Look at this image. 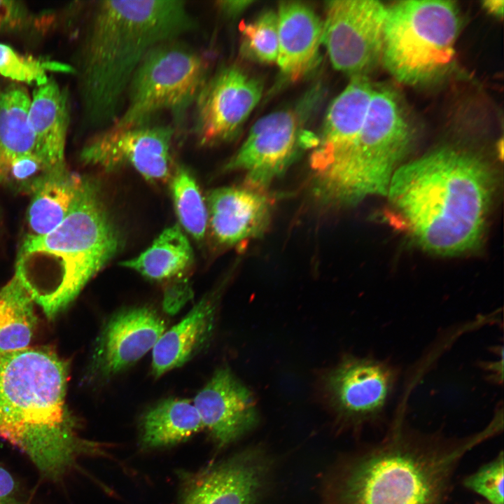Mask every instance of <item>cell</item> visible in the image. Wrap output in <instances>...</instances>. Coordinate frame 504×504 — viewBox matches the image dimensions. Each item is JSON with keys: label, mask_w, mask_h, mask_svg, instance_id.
I'll list each match as a JSON object with an SVG mask.
<instances>
[{"label": "cell", "mask_w": 504, "mask_h": 504, "mask_svg": "<svg viewBox=\"0 0 504 504\" xmlns=\"http://www.w3.org/2000/svg\"><path fill=\"white\" fill-rule=\"evenodd\" d=\"M196 27L184 1L95 2L74 67L85 129L98 132L113 126L146 55Z\"/></svg>", "instance_id": "1"}, {"label": "cell", "mask_w": 504, "mask_h": 504, "mask_svg": "<svg viewBox=\"0 0 504 504\" xmlns=\"http://www.w3.org/2000/svg\"><path fill=\"white\" fill-rule=\"evenodd\" d=\"M495 185L493 171L481 157L446 146L401 164L386 195L414 241L450 255L480 243Z\"/></svg>", "instance_id": "2"}, {"label": "cell", "mask_w": 504, "mask_h": 504, "mask_svg": "<svg viewBox=\"0 0 504 504\" xmlns=\"http://www.w3.org/2000/svg\"><path fill=\"white\" fill-rule=\"evenodd\" d=\"M500 432L494 421L463 437L423 433L396 421L344 462L330 504H448L461 462Z\"/></svg>", "instance_id": "3"}, {"label": "cell", "mask_w": 504, "mask_h": 504, "mask_svg": "<svg viewBox=\"0 0 504 504\" xmlns=\"http://www.w3.org/2000/svg\"><path fill=\"white\" fill-rule=\"evenodd\" d=\"M68 380L69 364L50 347L0 354V438L52 481L80 457L102 453L78 433L66 402Z\"/></svg>", "instance_id": "4"}, {"label": "cell", "mask_w": 504, "mask_h": 504, "mask_svg": "<svg viewBox=\"0 0 504 504\" xmlns=\"http://www.w3.org/2000/svg\"><path fill=\"white\" fill-rule=\"evenodd\" d=\"M118 230L99 190L85 178L66 216L50 232L27 235L15 276L49 319L55 318L116 254Z\"/></svg>", "instance_id": "5"}, {"label": "cell", "mask_w": 504, "mask_h": 504, "mask_svg": "<svg viewBox=\"0 0 504 504\" xmlns=\"http://www.w3.org/2000/svg\"><path fill=\"white\" fill-rule=\"evenodd\" d=\"M412 138L397 94L388 87L375 85L356 139L337 160L314 173L316 195L335 205H350L370 196L386 195Z\"/></svg>", "instance_id": "6"}, {"label": "cell", "mask_w": 504, "mask_h": 504, "mask_svg": "<svg viewBox=\"0 0 504 504\" xmlns=\"http://www.w3.org/2000/svg\"><path fill=\"white\" fill-rule=\"evenodd\" d=\"M461 28L451 1L408 0L387 6L381 59L407 85L430 83L450 68Z\"/></svg>", "instance_id": "7"}, {"label": "cell", "mask_w": 504, "mask_h": 504, "mask_svg": "<svg viewBox=\"0 0 504 504\" xmlns=\"http://www.w3.org/2000/svg\"><path fill=\"white\" fill-rule=\"evenodd\" d=\"M207 62L194 48L178 39L153 48L144 58L128 87L115 127L150 124L168 112L175 126L183 125L207 80Z\"/></svg>", "instance_id": "8"}, {"label": "cell", "mask_w": 504, "mask_h": 504, "mask_svg": "<svg viewBox=\"0 0 504 504\" xmlns=\"http://www.w3.org/2000/svg\"><path fill=\"white\" fill-rule=\"evenodd\" d=\"M312 94L303 99L301 109H281L258 119L226 169L244 172L246 186L265 190L300 150L315 147L318 138L303 130L304 112L308 111L304 106Z\"/></svg>", "instance_id": "9"}, {"label": "cell", "mask_w": 504, "mask_h": 504, "mask_svg": "<svg viewBox=\"0 0 504 504\" xmlns=\"http://www.w3.org/2000/svg\"><path fill=\"white\" fill-rule=\"evenodd\" d=\"M386 11L374 0L327 2L321 43L335 69L366 76L381 60Z\"/></svg>", "instance_id": "10"}, {"label": "cell", "mask_w": 504, "mask_h": 504, "mask_svg": "<svg viewBox=\"0 0 504 504\" xmlns=\"http://www.w3.org/2000/svg\"><path fill=\"white\" fill-rule=\"evenodd\" d=\"M174 133L172 125L111 126L86 143L80 160L104 172L130 167L147 181L163 182L172 176Z\"/></svg>", "instance_id": "11"}, {"label": "cell", "mask_w": 504, "mask_h": 504, "mask_svg": "<svg viewBox=\"0 0 504 504\" xmlns=\"http://www.w3.org/2000/svg\"><path fill=\"white\" fill-rule=\"evenodd\" d=\"M397 370L386 361L346 357L326 375L325 391L335 412L351 426L383 419L397 381Z\"/></svg>", "instance_id": "12"}, {"label": "cell", "mask_w": 504, "mask_h": 504, "mask_svg": "<svg viewBox=\"0 0 504 504\" xmlns=\"http://www.w3.org/2000/svg\"><path fill=\"white\" fill-rule=\"evenodd\" d=\"M262 85L240 68L229 66L208 78L192 107V132L202 146L232 139L260 101Z\"/></svg>", "instance_id": "13"}, {"label": "cell", "mask_w": 504, "mask_h": 504, "mask_svg": "<svg viewBox=\"0 0 504 504\" xmlns=\"http://www.w3.org/2000/svg\"><path fill=\"white\" fill-rule=\"evenodd\" d=\"M272 469L269 454L252 447L195 473H183L180 504H257Z\"/></svg>", "instance_id": "14"}, {"label": "cell", "mask_w": 504, "mask_h": 504, "mask_svg": "<svg viewBox=\"0 0 504 504\" xmlns=\"http://www.w3.org/2000/svg\"><path fill=\"white\" fill-rule=\"evenodd\" d=\"M167 330L162 316L144 305L121 309L102 326L92 351L88 376L108 381L152 350Z\"/></svg>", "instance_id": "15"}, {"label": "cell", "mask_w": 504, "mask_h": 504, "mask_svg": "<svg viewBox=\"0 0 504 504\" xmlns=\"http://www.w3.org/2000/svg\"><path fill=\"white\" fill-rule=\"evenodd\" d=\"M204 428L219 448L237 441L258 424L251 392L227 366L217 369L192 400Z\"/></svg>", "instance_id": "16"}, {"label": "cell", "mask_w": 504, "mask_h": 504, "mask_svg": "<svg viewBox=\"0 0 504 504\" xmlns=\"http://www.w3.org/2000/svg\"><path fill=\"white\" fill-rule=\"evenodd\" d=\"M206 207L214 239L234 246L263 233L269 224L272 202L265 190L246 185L210 191Z\"/></svg>", "instance_id": "17"}, {"label": "cell", "mask_w": 504, "mask_h": 504, "mask_svg": "<svg viewBox=\"0 0 504 504\" xmlns=\"http://www.w3.org/2000/svg\"><path fill=\"white\" fill-rule=\"evenodd\" d=\"M374 88L367 76H354L332 102L310 158L314 173L337 160L356 139L368 114Z\"/></svg>", "instance_id": "18"}, {"label": "cell", "mask_w": 504, "mask_h": 504, "mask_svg": "<svg viewBox=\"0 0 504 504\" xmlns=\"http://www.w3.org/2000/svg\"><path fill=\"white\" fill-rule=\"evenodd\" d=\"M220 299L218 290L208 293L163 332L152 349L155 377L183 366L207 347L215 330Z\"/></svg>", "instance_id": "19"}, {"label": "cell", "mask_w": 504, "mask_h": 504, "mask_svg": "<svg viewBox=\"0 0 504 504\" xmlns=\"http://www.w3.org/2000/svg\"><path fill=\"white\" fill-rule=\"evenodd\" d=\"M276 63L286 78L297 80L316 65L323 22L308 5L283 1L279 6Z\"/></svg>", "instance_id": "20"}, {"label": "cell", "mask_w": 504, "mask_h": 504, "mask_svg": "<svg viewBox=\"0 0 504 504\" xmlns=\"http://www.w3.org/2000/svg\"><path fill=\"white\" fill-rule=\"evenodd\" d=\"M34 154L49 171L66 167L64 150L69 122L68 95L52 78L35 88L29 109Z\"/></svg>", "instance_id": "21"}, {"label": "cell", "mask_w": 504, "mask_h": 504, "mask_svg": "<svg viewBox=\"0 0 504 504\" xmlns=\"http://www.w3.org/2000/svg\"><path fill=\"white\" fill-rule=\"evenodd\" d=\"M84 178L66 167L48 173L32 192L27 211L29 235L41 236L56 227L69 212Z\"/></svg>", "instance_id": "22"}, {"label": "cell", "mask_w": 504, "mask_h": 504, "mask_svg": "<svg viewBox=\"0 0 504 504\" xmlns=\"http://www.w3.org/2000/svg\"><path fill=\"white\" fill-rule=\"evenodd\" d=\"M204 428L192 400L167 398L147 410L140 421L141 445L154 449L186 440Z\"/></svg>", "instance_id": "23"}, {"label": "cell", "mask_w": 504, "mask_h": 504, "mask_svg": "<svg viewBox=\"0 0 504 504\" xmlns=\"http://www.w3.org/2000/svg\"><path fill=\"white\" fill-rule=\"evenodd\" d=\"M193 261L190 242L178 225L164 229L138 256L120 263L151 281L182 277Z\"/></svg>", "instance_id": "24"}, {"label": "cell", "mask_w": 504, "mask_h": 504, "mask_svg": "<svg viewBox=\"0 0 504 504\" xmlns=\"http://www.w3.org/2000/svg\"><path fill=\"white\" fill-rule=\"evenodd\" d=\"M30 102L22 86L10 85L0 90V176L3 180L15 160L34 154L28 118Z\"/></svg>", "instance_id": "25"}, {"label": "cell", "mask_w": 504, "mask_h": 504, "mask_svg": "<svg viewBox=\"0 0 504 504\" xmlns=\"http://www.w3.org/2000/svg\"><path fill=\"white\" fill-rule=\"evenodd\" d=\"M34 303L15 276L0 290V354L27 348L37 323Z\"/></svg>", "instance_id": "26"}, {"label": "cell", "mask_w": 504, "mask_h": 504, "mask_svg": "<svg viewBox=\"0 0 504 504\" xmlns=\"http://www.w3.org/2000/svg\"><path fill=\"white\" fill-rule=\"evenodd\" d=\"M171 176V191L180 225L200 241L205 236L208 211L198 185L183 165H178Z\"/></svg>", "instance_id": "27"}, {"label": "cell", "mask_w": 504, "mask_h": 504, "mask_svg": "<svg viewBox=\"0 0 504 504\" xmlns=\"http://www.w3.org/2000/svg\"><path fill=\"white\" fill-rule=\"evenodd\" d=\"M49 71L75 74L73 66L23 55L10 46L0 43V75L18 82L39 86L48 81L47 72Z\"/></svg>", "instance_id": "28"}, {"label": "cell", "mask_w": 504, "mask_h": 504, "mask_svg": "<svg viewBox=\"0 0 504 504\" xmlns=\"http://www.w3.org/2000/svg\"><path fill=\"white\" fill-rule=\"evenodd\" d=\"M241 50L251 59L276 62L279 50L276 12L267 10L241 29Z\"/></svg>", "instance_id": "29"}, {"label": "cell", "mask_w": 504, "mask_h": 504, "mask_svg": "<svg viewBox=\"0 0 504 504\" xmlns=\"http://www.w3.org/2000/svg\"><path fill=\"white\" fill-rule=\"evenodd\" d=\"M503 451L464 477L463 486L486 500L487 504H503Z\"/></svg>", "instance_id": "30"}, {"label": "cell", "mask_w": 504, "mask_h": 504, "mask_svg": "<svg viewBox=\"0 0 504 504\" xmlns=\"http://www.w3.org/2000/svg\"><path fill=\"white\" fill-rule=\"evenodd\" d=\"M50 172L35 154H31L15 160L10 164L4 183L13 185L17 190L32 194Z\"/></svg>", "instance_id": "31"}, {"label": "cell", "mask_w": 504, "mask_h": 504, "mask_svg": "<svg viewBox=\"0 0 504 504\" xmlns=\"http://www.w3.org/2000/svg\"><path fill=\"white\" fill-rule=\"evenodd\" d=\"M193 292L189 281L182 277L172 279L164 290L162 309L168 315L176 314L192 298Z\"/></svg>", "instance_id": "32"}, {"label": "cell", "mask_w": 504, "mask_h": 504, "mask_svg": "<svg viewBox=\"0 0 504 504\" xmlns=\"http://www.w3.org/2000/svg\"><path fill=\"white\" fill-rule=\"evenodd\" d=\"M30 20L29 11L21 1L0 0V31L20 29Z\"/></svg>", "instance_id": "33"}, {"label": "cell", "mask_w": 504, "mask_h": 504, "mask_svg": "<svg viewBox=\"0 0 504 504\" xmlns=\"http://www.w3.org/2000/svg\"><path fill=\"white\" fill-rule=\"evenodd\" d=\"M0 504H29L11 473L0 466Z\"/></svg>", "instance_id": "34"}, {"label": "cell", "mask_w": 504, "mask_h": 504, "mask_svg": "<svg viewBox=\"0 0 504 504\" xmlns=\"http://www.w3.org/2000/svg\"><path fill=\"white\" fill-rule=\"evenodd\" d=\"M253 1L235 0V1H217V6L219 10L228 17H234L246 9Z\"/></svg>", "instance_id": "35"}, {"label": "cell", "mask_w": 504, "mask_h": 504, "mask_svg": "<svg viewBox=\"0 0 504 504\" xmlns=\"http://www.w3.org/2000/svg\"><path fill=\"white\" fill-rule=\"evenodd\" d=\"M503 0H488L482 3L483 7L489 12L497 17H502L503 14Z\"/></svg>", "instance_id": "36"}, {"label": "cell", "mask_w": 504, "mask_h": 504, "mask_svg": "<svg viewBox=\"0 0 504 504\" xmlns=\"http://www.w3.org/2000/svg\"><path fill=\"white\" fill-rule=\"evenodd\" d=\"M4 183V180L2 178V177L0 176V183Z\"/></svg>", "instance_id": "37"}, {"label": "cell", "mask_w": 504, "mask_h": 504, "mask_svg": "<svg viewBox=\"0 0 504 504\" xmlns=\"http://www.w3.org/2000/svg\"><path fill=\"white\" fill-rule=\"evenodd\" d=\"M476 504H482V503H476ZM486 504H487V503H486Z\"/></svg>", "instance_id": "38"}]
</instances>
